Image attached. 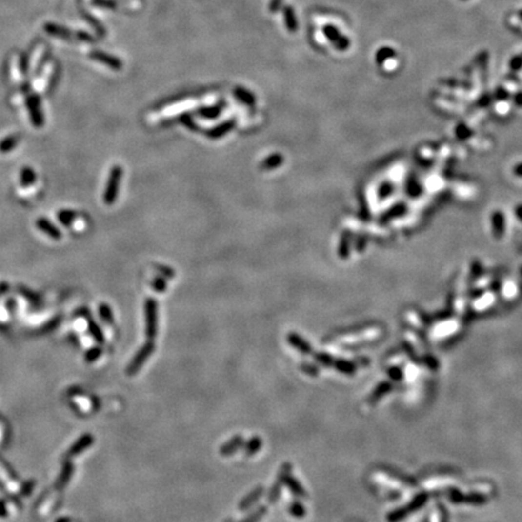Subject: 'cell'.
Segmentation results:
<instances>
[{
	"instance_id": "obj_1",
	"label": "cell",
	"mask_w": 522,
	"mask_h": 522,
	"mask_svg": "<svg viewBox=\"0 0 522 522\" xmlns=\"http://www.w3.org/2000/svg\"><path fill=\"white\" fill-rule=\"evenodd\" d=\"M122 174V167L119 166V164H115V166L110 169L108 181H106L104 189V194H103V201H104L106 206H113L116 202V200H118Z\"/></svg>"
},
{
	"instance_id": "obj_2",
	"label": "cell",
	"mask_w": 522,
	"mask_h": 522,
	"mask_svg": "<svg viewBox=\"0 0 522 522\" xmlns=\"http://www.w3.org/2000/svg\"><path fill=\"white\" fill-rule=\"evenodd\" d=\"M145 310V335L149 340L153 341L157 335V326H159V306L154 298H148L144 303Z\"/></svg>"
},
{
	"instance_id": "obj_3",
	"label": "cell",
	"mask_w": 522,
	"mask_h": 522,
	"mask_svg": "<svg viewBox=\"0 0 522 522\" xmlns=\"http://www.w3.org/2000/svg\"><path fill=\"white\" fill-rule=\"evenodd\" d=\"M154 351H155V344H154V342L151 341V340H149L146 343H144L143 346L139 348V351L137 352L136 356H134L133 359L130 361V364H128V366H127V370H126L127 374L130 375V376H132V375H136L137 372L141 369V366L144 365V363L148 361L149 357L153 354Z\"/></svg>"
},
{
	"instance_id": "obj_4",
	"label": "cell",
	"mask_w": 522,
	"mask_h": 522,
	"mask_svg": "<svg viewBox=\"0 0 522 522\" xmlns=\"http://www.w3.org/2000/svg\"><path fill=\"white\" fill-rule=\"evenodd\" d=\"M425 502H427V495H420L418 497H416V498H415L411 503H410V505L399 509V510L393 511L391 515L388 516V521L397 522V521L402 520V519H404L405 516L409 515L410 511H414V510H416V509L421 508V506H422Z\"/></svg>"
},
{
	"instance_id": "obj_5",
	"label": "cell",
	"mask_w": 522,
	"mask_h": 522,
	"mask_svg": "<svg viewBox=\"0 0 522 522\" xmlns=\"http://www.w3.org/2000/svg\"><path fill=\"white\" fill-rule=\"evenodd\" d=\"M27 106L30 120H32L34 127L41 128L44 126V115H42L41 108H40V100L35 96H33L27 100Z\"/></svg>"
},
{
	"instance_id": "obj_6",
	"label": "cell",
	"mask_w": 522,
	"mask_h": 522,
	"mask_svg": "<svg viewBox=\"0 0 522 522\" xmlns=\"http://www.w3.org/2000/svg\"><path fill=\"white\" fill-rule=\"evenodd\" d=\"M372 480L376 483H379V485L384 486V487L387 488H391V490H402V488L405 487V483L402 482V481H400L399 479L392 478V476L387 475V474L384 473H380V471L374 473Z\"/></svg>"
},
{
	"instance_id": "obj_7",
	"label": "cell",
	"mask_w": 522,
	"mask_h": 522,
	"mask_svg": "<svg viewBox=\"0 0 522 522\" xmlns=\"http://www.w3.org/2000/svg\"><path fill=\"white\" fill-rule=\"evenodd\" d=\"M236 123H237V121H236L235 119L224 121V122L219 123V125L215 126V127L210 128V130L207 131L206 136L208 137L209 139H213V141L222 138V137H225L227 133H230V132L234 130V128L236 127Z\"/></svg>"
},
{
	"instance_id": "obj_8",
	"label": "cell",
	"mask_w": 522,
	"mask_h": 522,
	"mask_svg": "<svg viewBox=\"0 0 522 522\" xmlns=\"http://www.w3.org/2000/svg\"><path fill=\"white\" fill-rule=\"evenodd\" d=\"M225 108V102H220L218 104L209 105V106H202V108L197 109L196 114L197 116H200L201 119H206V120H215L220 116V114L222 113Z\"/></svg>"
},
{
	"instance_id": "obj_9",
	"label": "cell",
	"mask_w": 522,
	"mask_h": 522,
	"mask_svg": "<svg viewBox=\"0 0 522 522\" xmlns=\"http://www.w3.org/2000/svg\"><path fill=\"white\" fill-rule=\"evenodd\" d=\"M37 227L39 230H41L45 235L51 237L52 240H60V238H62L60 230L58 229L55 224H52L50 220L45 219V218H40V219L37 220Z\"/></svg>"
},
{
	"instance_id": "obj_10",
	"label": "cell",
	"mask_w": 522,
	"mask_h": 522,
	"mask_svg": "<svg viewBox=\"0 0 522 522\" xmlns=\"http://www.w3.org/2000/svg\"><path fill=\"white\" fill-rule=\"evenodd\" d=\"M287 340H288L289 344H291L294 348L298 349V351L301 352L302 354L312 353V347H311V344L308 343L305 339L301 338L299 334H295V333L288 334Z\"/></svg>"
},
{
	"instance_id": "obj_11",
	"label": "cell",
	"mask_w": 522,
	"mask_h": 522,
	"mask_svg": "<svg viewBox=\"0 0 522 522\" xmlns=\"http://www.w3.org/2000/svg\"><path fill=\"white\" fill-rule=\"evenodd\" d=\"M263 493H265V488H263L262 486L254 488L252 492L248 493V495L240 502L238 509H240V510H247V509H249L250 506L254 505V504L259 501L261 497L263 496Z\"/></svg>"
},
{
	"instance_id": "obj_12",
	"label": "cell",
	"mask_w": 522,
	"mask_h": 522,
	"mask_svg": "<svg viewBox=\"0 0 522 522\" xmlns=\"http://www.w3.org/2000/svg\"><path fill=\"white\" fill-rule=\"evenodd\" d=\"M324 33H325L326 37H328L329 39H330L331 41L336 45V47H339L340 50H346L347 47L349 46V40L347 39V38L342 37L335 27H333V26L325 27Z\"/></svg>"
},
{
	"instance_id": "obj_13",
	"label": "cell",
	"mask_w": 522,
	"mask_h": 522,
	"mask_svg": "<svg viewBox=\"0 0 522 522\" xmlns=\"http://www.w3.org/2000/svg\"><path fill=\"white\" fill-rule=\"evenodd\" d=\"M243 445H244L243 438L240 437V435H236V437L231 438L229 442H226L220 447V455L225 456V457H229V456H232L234 453L237 452Z\"/></svg>"
},
{
	"instance_id": "obj_14",
	"label": "cell",
	"mask_w": 522,
	"mask_h": 522,
	"mask_svg": "<svg viewBox=\"0 0 522 522\" xmlns=\"http://www.w3.org/2000/svg\"><path fill=\"white\" fill-rule=\"evenodd\" d=\"M93 444V438L91 434H83L82 437L80 438V439L78 440V442H74V445L70 447L69 452H68V455L70 456V457H73V456H79L81 452H83L85 450H87L88 447H91V445Z\"/></svg>"
},
{
	"instance_id": "obj_15",
	"label": "cell",
	"mask_w": 522,
	"mask_h": 522,
	"mask_svg": "<svg viewBox=\"0 0 522 522\" xmlns=\"http://www.w3.org/2000/svg\"><path fill=\"white\" fill-rule=\"evenodd\" d=\"M283 162H284V156H283L282 154H271V155H268L263 161H261L260 169H262V171H273V169L282 166Z\"/></svg>"
},
{
	"instance_id": "obj_16",
	"label": "cell",
	"mask_w": 522,
	"mask_h": 522,
	"mask_svg": "<svg viewBox=\"0 0 522 522\" xmlns=\"http://www.w3.org/2000/svg\"><path fill=\"white\" fill-rule=\"evenodd\" d=\"M453 482H456V480L453 478H448V476H442V478H432L429 480L424 481V488L428 491H434L439 490V488L446 487V486L452 485Z\"/></svg>"
},
{
	"instance_id": "obj_17",
	"label": "cell",
	"mask_w": 522,
	"mask_h": 522,
	"mask_svg": "<svg viewBox=\"0 0 522 522\" xmlns=\"http://www.w3.org/2000/svg\"><path fill=\"white\" fill-rule=\"evenodd\" d=\"M379 335L380 331L377 330V329H370V330L364 331V333L361 334H356V335H347L346 338L343 339V341L346 342V343H357V342L359 343V342L367 341V340L376 339Z\"/></svg>"
},
{
	"instance_id": "obj_18",
	"label": "cell",
	"mask_w": 522,
	"mask_h": 522,
	"mask_svg": "<svg viewBox=\"0 0 522 522\" xmlns=\"http://www.w3.org/2000/svg\"><path fill=\"white\" fill-rule=\"evenodd\" d=\"M234 93H235V97L237 98L241 103H243L244 105L254 106L255 103H257V98H255V96L253 95L250 91L245 90V88L236 87Z\"/></svg>"
},
{
	"instance_id": "obj_19",
	"label": "cell",
	"mask_w": 522,
	"mask_h": 522,
	"mask_svg": "<svg viewBox=\"0 0 522 522\" xmlns=\"http://www.w3.org/2000/svg\"><path fill=\"white\" fill-rule=\"evenodd\" d=\"M20 141H21V137H20L19 134H12V136L5 137L2 141H0V153L6 154L12 151L16 148Z\"/></svg>"
},
{
	"instance_id": "obj_20",
	"label": "cell",
	"mask_w": 522,
	"mask_h": 522,
	"mask_svg": "<svg viewBox=\"0 0 522 522\" xmlns=\"http://www.w3.org/2000/svg\"><path fill=\"white\" fill-rule=\"evenodd\" d=\"M77 217H78V213L75 212V210L62 209L57 213L58 221H60L62 225H64V226H69V225H72L73 221L77 219Z\"/></svg>"
},
{
	"instance_id": "obj_21",
	"label": "cell",
	"mask_w": 522,
	"mask_h": 522,
	"mask_svg": "<svg viewBox=\"0 0 522 522\" xmlns=\"http://www.w3.org/2000/svg\"><path fill=\"white\" fill-rule=\"evenodd\" d=\"M37 181V174H35L34 169L30 168V167H24L21 171V185L22 186L27 187L33 185Z\"/></svg>"
},
{
	"instance_id": "obj_22",
	"label": "cell",
	"mask_w": 522,
	"mask_h": 522,
	"mask_svg": "<svg viewBox=\"0 0 522 522\" xmlns=\"http://www.w3.org/2000/svg\"><path fill=\"white\" fill-rule=\"evenodd\" d=\"M282 486H283V481L282 479L278 476L277 480H276V482L273 483V486L271 487L270 492H268L267 495V499L268 502H270L271 504H275L276 502L278 501V498L281 497V491H282Z\"/></svg>"
},
{
	"instance_id": "obj_23",
	"label": "cell",
	"mask_w": 522,
	"mask_h": 522,
	"mask_svg": "<svg viewBox=\"0 0 522 522\" xmlns=\"http://www.w3.org/2000/svg\"><path fill=\"white\" fill-rule=\"evenodd\" d=\"M88 331L92 335V338L98 342V343H103L104 342V334H103L102 329L98 325L96 321H93L92 319H88Z\"/></svg>"
},
{
	"instance_id": "obj_24",
	"label": "cell",
	"mask_w": 522,
	"mask_h": 522,
	"mask_svg": "<svg viewBox=\"0 0 522 522\" xmlns=\"http://www.w3.org/2000/svg\"><path fill=\"white\" fill-rule=\"evenodd\" d=\"M178 121L184 126V127H186L187 130H190L192 132L200 131L199 125L195 122L194 116H191V114H189V113L181 114V115L178 118Z\"/></svg>"
},
{
	"instance_id": "obj_25",
	"label": "cell",
	"mask_w": 522,
	"mask_h": 522,
	"mask_svg": "<svg viewBox=\"0 0 522 522\" xmlns=\"http://www.w3.org/2000/svg\"><path fill=\"white\" fill-rule=\"evenodd\" d=\"M456 329H457V325H456L455 323H451V321L450 323L442 324L440 326H438L437 330H434L433 336H434V338H444V336L452 334Z\"/></svg>"
},
{
	"instance_id": "obj_26",
	"label": "cell",
	"mask_w": 522,
	"mask_h": 522,
	"mask_svg": "<svg viewBox=\"0 0 522 522\" xmlns=\"http://www.w3.org/2000/svg\"><path fill=\"white\" fill-rule=\"evenodd\" d=\"M261 446H262V440H261L260 438H258V437L252 438V439H250L249 442L245 444V455H247L248 457L254 456L255 453L260 450Z\"/></svg>"
},
{
	"instance_id": "obj_27",
	"label": "cell",
	"mask_w": 522,
	"mask_h": 522,
	"mask_svg": "<svg viewBox=\"0 0 522 522\" xmlns=\"http://www.w3.org/2000/svg\"><path fill=\"white\" fill-rule=\"evenodd\" d=\"M98 313L100 317L102 318V321L106 324H113L114 323V314L111 311V307L108 303H100V307H98Z\"/></svg>"
},
{
	"instance_id": "obj_28",
	"label": "cell",
	"mask_w": 522,
	"mask_h": 522,
	"mask_svg": "<svg viewBox=\"0 0 522 522\" xmlns=\"http://www.w3.org/2000/svg\"><path fill=\"white\" fill-rule=\"evenodd\" d=\"M73 475V465L72 463H65L64 465V469H63L62 471V475H60V481L57 482V487L58 488H63L65 485H67L68 482H69L70 478H72Z\"/></svg>"
},
{
	"instance_id": "obj_29",
	"label": "cell",
	"mask_w": 522,
	"mask_h": 522,
	"mask_svg": "<svg viewBox=\"0 0 522 522\" xmlns=\"http://www.w3.org/2000/svg\"><path fill=\"white\" fill-rule=\"evenodd\" d=\"M151 287L156 293H164L167 289V280L162 276H156L151 280Z\"/></svg>"
},
{
	"instance_id": "obj_30",
	"label": "cell",
	"mask_w": 522,
	"mask_h": 522,
	"mask_svg": "<svg viewBox=\"0 0 522 522\" xmlns=\"http://www.w3.org/2000/svg\"><path fill=\"white\" fill-rule=\"evenodd\" d=\"M0 480H2L5 482V485L7 486V488L11 491H17V483L16 481H14L11 479V476L9 478V474L6 473L5 468L2 467L1 463H0Z\"/></svg>"
},
{
	"instance_id": "obj_31",
	"label": "cell",
	"mask_w": 522,
	"mask_h": 522,
	"mask_svg": "<svg viewBox=\"0 0 522 522\" xmlns=\"http://www.w3.org/2000/svg\"><path fill=\"white\" fill-rule=\"evenodd\" d=\"M266 513H267V508H266V506H260L257 510L253 511L250 515H248L242 522H258L263 518V515H265Z\"/></svg>"
},
{
	"instance_id": "obj_32",
	"label": "cell",
	"mask_w": 522,
	"mask_h": 522,
	"mask_svg": "<svg viewBox=\"0 0 522 522\" xmlns=\"http://www.w3.org/2000/svg\"><path fill=\"white\" fill-rule=\"evenodd\" d=\"M289 513L293 516H295V518H303L306 515V509L299 502H293V504H290V506H289Z\"/></svg>"
},
{
	"instance_id": "obj_33",
	"label": "cell",
	"mask_w": 522,
	"mask_h": 522,
	"mask_svg": "<svg viewBox=\"0 0 522 522\" xmlns=\"http://www.w3.org/2000/svg\"><path fill=\"white\" fill-rule=\"evenodd\" d=\"M335 366L339 371L343 372V374H353L354 370H356V367H354L353 364L349 363V361H342V359H340V361H336Z\"/></svg>"
},
{
	"instance_id": "obj_34",
	"label": "cell",
	"mask_w": 522,
	"mask_h": 522,
	"mask_svg": "<svg viewBox=\"0 0 522 522\" xmlns=\"http://www.w3.org/2000/svg\"><path fill=\"white\" fill-rule=\"evenodd\" d=\"M155 268L157 271H159L160 275L162 276V277H164L166 280H169V278H173L176 277V272H174L173 268H171L169 266H166V265H155Z\"/></svg>"
},
{
	"instance_id": "obj_35",
	"label": "cell",
	"mask_w": 522,
	"mask_h": 522,
	"mask_svg": "<svg viewBox=\"0 0 522 522\" xmlns=\"http://www.w3.org/2000/svg\"><path fill=\"white\" fill-rule=\"evenodd\" d=\"M100 354H102V348H100V347H92L90 351L86 352V361L92 363V361H97V359L100 358Z\"/></svg>"
},
{
	"instance_id": "obj_36",
	"label": "cell",
	"mask_w": 522,
	"mask_h": 522,
	"mask_svg": "<svg viewBox=\"0 0 522 522\" xmlns=\"http://www.w3.org/2000/svg\"><path fill=\"white\" fill-rule=\"evenodd\" d=\"M316 361H318L319 364H321V365H324V366H329V365H331V364L334 363L333 357L329 356V354H326V353L316 354Z\"/></svg>"
},
{
	"instance_id": "obj_37",
	"label": "cell",
	"mask_w": 522,
	"mask_h": 522,
	"mask_svg": "<svg viewBox=\"0 0 522 522\" xmlns=\"http://www.w3.org/2000/svg\"><path fill=\"white\" fill-rule=\"evenodd\" d=\"M285 19H287V24L288 27L290 28V30H295L296 29V21H295V16H294V12L291 9H287V11H285Z\"/></svg>"
},
{
	"instance_id": "obj_38",
	"label": "cell",
	"mask_w": 522,
	"mask_h": 522,
	"mask_svg": "<svg viewBox=\"0 0 522 522\" xmlns=\"http://www.w3.org/2000/svg\"><path fill=\"white\" fill-rule=\"evenodd\" d=\"M300 367L303 372H306V374H308V375H312V376H316V375L318 374V369H317L314 365H312V364L303 363Z\"/></svg>"
},
{
	"instance_id": "obj_39",
	"label": "cell",
	"mask_w": 522,
	"mask_h": 522,
	"mask_svg": "<svg viewBox=\"0 0 522 522\" xmlns=\"http://www.w3.org/2000/svg\"><path fill=\"white\" fill-rule=\"evenodd\" d=\"M389 389H391V384H388V383L381 384V386H380L379 388L376 389V392L374 393V398H375V399H376V398H380V395L383 394V393H386V392H388Z\"/></svg>"
},
{
	"instance_id": "obj_40",
	"label": "cell",
	"mask_w": 522,
	"mask_h": 522,
	"mask_svg": "<svg viewBox=\"0 0 522 522\" xmlns=\"http://www.w3.org/2000/svg\"><path fill=\"white\" fill-rule=\"evenodd\" d=\"M430 522H442V513L439 510H434L430 515Z\"/></svg>"
},
{
	"instance_id": "obj_41",
	"label": "cell",
	"mask_w": 522,
	"mask_h": 522,
	"mask_svg": "<svg viewBox=\"0 0 522 522\" xmlns=\"http://www.w3.org/2000/svg\"><path fill=\"white\" fill-rule=\"evenodd\" d=\"M225 522H232V520H226Z\"/></svg>"
},
{
	"instance_id": "obj_42",
	"label": "cell",
	"mask_w": 522,
	"mask_h": 522,
	"mask_svg": "<svg viewBox=\"0 0 522 522\" xmlns=\"http://www.w3.org/2000/svg\"><path fill=\"white\" fill-rule=\"evenodd\" d=\"M521 16H522V12H521Z\"/></svg>"
}]
</instances>
